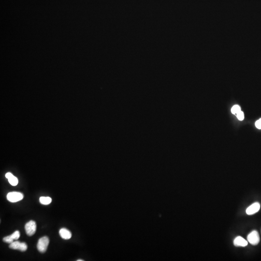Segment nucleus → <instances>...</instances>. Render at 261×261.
Instances as JSON below:
<instances>
[{"label": "nucleus", "mask_w": 261, "mask_h": 261, "mask_svg": "<svg viewBox=\"0 0 261 261\" xmlns=\"http://www.w3.org/2000/svg\"><path fill=\"white\" fill-rule=\"evenodd\" d=\"M49 238L47 237H44L39 239L37 243V247L39 252L41 253H44L46 252L49 244Z\"/></svg>", "instance_id": "obj_1"}, {"label": "nucleus", "mask_w": 261, "mask_h": 261, "mask_svg": "<svg viewBox=\"0 0 261 261\" xmlns=\"http://www.w3.org/2000/svg\"><path fill=\"white\" fill-rule=\"evenodd\" d=\"M23 198V194L22 193L16 191H13L8 193L7 199L10 202L15 203L21 201Z\"/></svg>", "instance_id": "obj_2"}, {"label": "nucleus", "mask_w": 261, "mask_h": 261, "mask_svg": "<svg viewBox=\"0 0 261 261\" xmlns=\"http://www.w3.org/2000/svg\"><path fill=\"white\" fill-rule=\"evenodd\" d=\"M25 229L26 234L28 236H32L33 235L36 230V222L33 220H31L27 223L25 226Z\"/></svg>", "instance_id": "obj_3"}, {"label": "nucleus", "mask_w": 261, "mask_h": 261, "mask_svg": "<svg viewBox=\"0 0 261 261\" xmlns=\"http://www.w3.org/2000/svg\"><path fill=\"white\" fill-rule=\"evenodd\" d=\"M247 239L250 243L252 245H256L260 242V237L258 233L256 231H253L247 235Z\"/></svg>", "instance_id": "obj_4"}, {"label": "nucleus", "mask_w": 261, "mask_h": 261, "mask_svg": "<svg viewBox=\"0 0 261 261\" xmlns=\"http://www.w3.org/2000/svg\"><path fill=\"white\" fill-rule=\"evenodd\" d=\"M9 247L13 250H18L21 252H25L27 249V245L24 242H20L16 241L10 244Z\"/></svg>", "instance_id": "obj_5"}, {"label": "nucleus", "mask_w": 261, "mask_h": 261, "mask_svg": "<svg viewBox=\"0 0 261 261\" xmlns=\"http://www.w3.org/2000/svg\"><path fill=\"white\" fill-rule=\"evenodd\" d=\"M19 237L20 233L18 231H16L11 235L4 237L3 238V241L7 243L11 244L14 242V240H18Z\"/></svg>", "instance_id": "obj_6"}, {"label": "nucleus", "mask_w": 261, "mask_h": 261, "mask_svg": "<svg viewBox=\"0 0 261 261\" xmlns=\"http://www.w3.org/2000/svg\"><path fill=\"white\" fill-rule=\"evenodd\" d=\"M260 204L258 202L254 203L246 209V213L249 215L254 214L257 213L260 210Z\"/></svg>", "instance_id": "obj_7"}, {"label": "nucleus", "mask_w": 261, "mask_h": 261, "mask_svg": "<svg viewBox=\"0 0 261 261\" xmlns=\"http://www.w3.org/2000/svg\"><path fill=\"white\" fill-rule=\"evenodd\" d=\"M234 244L236 247H246L247 242L243 238L238 236L234 239Z\"/></svg>", "instance_id": "obj_8"}, {"label": "nucleus", "mask_w": 261, "mask_h": 261, "mask_svg": "<svg viewBox=\"0 0 261 261\" xmlns=\"http://www.w3.org/2000/svg\"><path fill=\"white\" fill-rule=\"evenodd\" d=\"M59 234L62 238L65 240L70 239L72 237L71 232L66 228L61 229L59 231Z\"/></svg>", "instance_id": "obj_9"}, {"label": "nucleus", "mask_w": 261, "mask_h": 261, "mask_svg": "<svg viewBox=\"0 0 261 261\" xmlns=\"http://www.w3.org/2000/svg\"><path fill=\"white\" fill-rule=\"evenodd\" d=\"M6 178L8 179V181L10 184L12 186H15L18 185V178L14 176L11 173H7L6 175Z\"/></svg>", "instance_id": "obj_10"}, {"label": "nucleus", "mask_w": 261, "mask_h": 261, "mask_svg": "<svg viewBox=\"0 0 261 261\" xmlns=\"http://www.w3.org/2000/svg\"><path fill=\"white\" fill-rule=\"evenodd\" d=\"M40 203L44 205H48L52 202V199L49 197H41L39 199Z\"/></svg>", "instance_id": "obj_11"}, {"label": "nucleus", "mask_w": 261, "mask_h": 261, "mask_svg": "<svg viewBox=\"0 0 261 261\" xmlns=\"http://www.w3.org/2000/svg\"><path fill=\"white\" fill-rule=\"evenodd\" d=\"M241 111V110L240 107H239L238 105H234L231 109V112L233 114H237L238 112Z\"/></svg>", "instance_id": "obj_12"}, {"label": "nucleus", "mask_w": 261, "mask_h": 261, "mask_svg": "<svg viewBox=\"0 0 261 261\" xmlns=\"http://www.w3.org/2000/svg\"><path fill=\"white\" fill-rule=\"evenodd\" d=\"M237 118L239 120H243L244 119V115L243 112L240 111L237 114Z\"/></svg>", "instance_id": "obj_13"}, {"label": "nucleus", "mask_w": 261, "mask_h": 261, "mask_svg": "<svg viewBox=\"0 0 261 261\" xmlns=\"http://www.w3.org/2000/svg\"><path fill=\"white\" fill-rule=\"evenodd\" d=\"M255 126L259 129H261V119L256 121L255 122Z\"/></svg>", "instance_id": "obj_14"}, {"label": "nucleus", "mask_w": 261, "mask_h": 261, "mask_svg": "<svg viewBox=\"0 0 261 261\" xmlns=\"http://www.w3.org/2000/svg\"><path fill=\"white\" fill-rule=\"evenodd\" d=\"M83 260H78L77 261H83Z\"/></svg>", "instance_id": "obj_15"}]
</instances>
